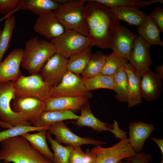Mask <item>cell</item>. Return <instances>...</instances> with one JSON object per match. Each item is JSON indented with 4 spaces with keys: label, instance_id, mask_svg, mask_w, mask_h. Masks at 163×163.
<instances>
[{
    "label": "cell",
    "instance_id": "6da1fadb",
    "mask_svg": "<svg viewBox=\"0 0 163 163\" xmlns=\"http://www.w3.org/2000/svg\"><path fill=\"white\" fill-rule=\"evenodd\" d=\"M83 15L88 28L89 46L111 48L113 40L121 27L120 20L110 8L93 0H85Z\"/></svg>",
    "mask_w": 163,
    "mask_h": 163
},
{
    "label": "cell",
    "instance_id": "7a4b0ae2",
    "mask_svg": "<svg viewBox=\"0 0 163 163\" xmlns=\"http://www.w3.org/2000/svg\"><path fill=\"white\" fill-rule=\"evenodd\" d=\"M0 143V160L3 163H53L21 135L11 137Z\"/></svg>",
    "mask_w": 163,
    "mask_h": 163
},
{
    "label": "cell",
    "instance_id": "3957f363",
    "mask_svg": "<svg viewBox=\"0 0 163 163\" xmlns=\"http://www.w3.org/2000/svg\"><path fill=\"white\" fill-rule=\"evenodd\" d=\"M24 50L21 66L31 75L38 73L48 60L56 53L50 41L38 36L27 40Z\"/></svg>",
    "mask_w": 163,
    "mask_h": 163
},
{
    "label": "cell",
    "instance_id": "277c9868",
    "mask_svg": "<svg viewBox=\"0 0 163 163\" xmlns=\"http://www.w3.org/2000/svg\"><path fill=\"white\" fill-rule=\"evenodd\" d=\"M85 0H67L54 11L65 30H73L88 36L89 30L83 15Z\"/></svg>",
    "mask_w": 163,
    "mask_h": 163
},
{
    "label": "cell",
    "instance_id": "5b68a950",
    "mask_svg": "<svg viewBox=\"0 0 163 163\" xmlns=\"http://www.w3.org/2000/svg\"><path fill=\"white\" fill-rule=\"evenodd\" d=\"M13 82L16 97H33L45 101L50 98L52 87L44 81L39 73L21 75Z\"/></svg>",
    "mask_w": 163,
    "mask_h": 163
},
{
    "label": "cell",
    "instance_id": "8992f818",
    "mask_svg": "<svg viewBox=\"0 0 163 163\" xmlns=\"http://www.w3.org/2000/svg\"><path fill=\"white\" fill-rule=\"evenodd\" d=\"M15 97L12 81L0 82V119L13 127L32 125L11 109L10 102Z\"/></svg>",
    "mask_w": 163,
    "mask_h": 163
},
{
    "label": "cell",
    "instance_id": "52a82bcc",
    "mask_svg": "<svg viewBox=\"0 0 163 163\" xmlns=\"http://www.w3.org/2000/svg\"><path fill=\"white\" fill-rule=\"evenodd\" d=\"M50 42L54 46L56 53L68 58L89 46L90 44L87 36L68 30H65L62 35Z\"/></svg>",
    "mask_w": 163,
    "mask_h": 163
},
{
    "label": "cell",
    "instance_id": "ba28073f",
    "mask_svg": "<svg viewBox=\"0 0 163 163\" xmlns=\"http://www.w3.org/2000/svg\"><path fill=\"white\" fill-rule=\"evenodd\" d=\"M92 94L86 88L81 76L67 71L60 83L52 87L50 98L59 97H83L91 98Z\"/></svg>",
    "mask_w": 163,
    "mask_h": 163
},
{
    "label": "cell",
    "instance_id": "9c48e42d",
    "mask_svg": "<svg viewBox=\"0 0 163 163\" xmlns=\"http://www.w3.org/2000/svg\"><path fill=\"white\" fill-rule=\"evenodd\" d=\"M91 151L95 158L96 163H117L136 153L130 145L127 138L120 140L119 142L108 147L95 146Z\"/></svg>",
    "mask_w": 163,
    "mask_h": 163
},
{
    "label": "cell",
    "instance_id": "30bf717a",
    "mask_svg": "<svg viewBox=\"0 0 163 163\" xmlns=\"http://www.w3.org/2000/svg\"><path fill=\"white\" fill-rule=\"evenodd\" d=\"M47 133L53 135L55 140L59 143H63L73 147L81 146L84 145L95 146L105 145V141H99L88 137H82L72 132L63 121L53 123L49 126Z\"/></svg>",
    "mask_w": 163,
    "mask_h": 163
},
{
    "label": "cell",
    "instance_id": "8fae6325",
    "mask_svg": "<svg viewBox=\"0 0 163 163\" xmlns=\"http://www.w3.org/2000/svg\"><path fill=\"white\" fill-rule=\"evenodd\" d=\"M68 58L56 53L46 62L40 74L43 80L52 87L58 85L67 71Z\"/></svg>",
    "mask_w": 163,
    "mask_h": 163
},
{
    "label": "cell",
    "instance_id": "7c38bea8",
    "mask_svg": "<svg viewBox=\"0 0 163 163\" xmlns=\"http://www.w3.org/2000/svg\"><path fill=\"white\" fill-rule=\"evenodd\" d=\"M45 107L44 101L33 97H16L12 104V110L31 124L45 110Z\"/></svg>",
    "mask_w": 163,
    "mask_h": 163
},
{
    "label": "cell",
    "instance_id": "4fadbf2b",
    "mask_svg": "<svg viewBox=\"0 0 163 163\" xmlns=\"http://www.w3.org/2000/svg\"><path fill=\"white\" fill-rule=\"evenodd\" d=\"M34 30L50 41L59 37L65 31L54 11L39 16L34 26Z\"/></svg>",
    "mask_w": 163,
    "mask_h": 163
},
{
    "label": "cell",
    "instance_id": "5bb4252c",
    "mask_svg": "<svg viewBox=\"0 0 163 163\" xmlns=\"http://www.w3.org/2000/svg\"><path fill=\"white\" fill-rule=\"evenodd\" d=\"M24 54L23 49H14L0 63V82L15 80L22 75L20 67Z\"/></svg>",
    "mask_w": 163,
    "mask_h": 163
},
{
    "label": "cell",
    "instance_id": "9a60e30c",
    "mask_svg": "<svg viewBox=\"0 0 163 163\" xmlns=\"http://www.w3.org/2000/svg\"><path fill=\"white\" fill-rule=\"evenodd\" d=\"M150 46L140 37L137 36L128 59L129 63L141 75L149 69L152 64Z\"/></svg>",
    "mask_w": 163,
    "mask_h": 163
},
{
    "label": "cell",
    "instance_id": "2e32d148",
    "mask_svg": "<svg viewBox=\"0 0 163 163\" xmlns=\"http://www.w3.org/2000/svg\"><path fill=\"white\" fill-rule=\"evenodd\" d=\"M129 143L136 153L143 150L145 143L155 129L152 123L134 121L129 125Z\"/></svg>",
    "mask_w": 163,
    "mask_h": 163
},
{
    "label": "cell",
    "instance_id": "e0dca14e",
    "mask_svg": "<svg viewBox=\"0 0 163 163\" xmlns=\"http://www.w3.org/2000/svg\"><path fill=\"white\" fill-rule=\"evenodd\" d=\"M163 78L150 69L141 75L140 92L141 96L147 101L159 98L162 89Z\"/></svg>",
    "mask_w": 163,
    "mask_h": 163
},
{
    "label": "cell",
    "instance_id": "ac0fdd59",
    "mask_svg": "<svg viewBox=\"0 0 163 163\" xmlns=\"http://www.w3.org/2000/svg\"><path fill=\"white\" fill-rule=\"evenodd\" d=\"M89 98L83 97L62 96L50 98L44 101V111L70 110L73 113L80 110L88 102Z\"/></svg>",
    "mask_w": 163,
    "mask_h": 163
},
{
    "label": "cell",
    "instance_id": "d6986e66",
    "mask_svg": "<svg viewBox=\"0 0 163 163\" xmlns=\"http://www.w3.org/2000/svg\"><path fill=\"white\" fill-rule=\"evenodd\" d=\"M137 36L126 27L121 26L113 40L110 49L113 52L128 59Z\"/></svg>",
    "mask_w": 163,
    "mask_h": 163
},
{
    "label": "cell",
    "instance_id": "ffe728a7",
    "mask_svg": "<svg viewBox=\"0 0 163 163\" xmlns=\"http://www.w3.org/2000/svg\"><path fill=\"white\" fill-rule=\"evenodd\" d=\"M124 66L129 80L126 102L128 107L132 108L140 104L142 102L140 92L141 76L129 62Z\"/></svg>",
    "mask_w": 163,
    "mask_h": 163
},
{
    "label": "cell",
    "instance_id": "44dd1931",
    "mask_svg": "<svg viewBox=\"0 0 163 163\" xmlns=\"http://www.w3.org/2000/svg\"><path fill=\"white\" fill-rule=\"evenodd\" d=\"M81 114L76 121L72 123L79 127L87 126L95 131L101 132H110L113 128L112 125L104 122L96 117L92 113L89 102L84 105L80 109Z\"/></svg>",
    "mask_w": 163,
    "mask_h": 163
},
{
    "label": "cell",
    "instance_id": "7402d4cb",
    "mask_svg": "<svg viewBox=\"0 0 163 163\" xmlns=\"http://www.w3.org/2000/svg\"><path fill=\"white\" fill-rule=\"evenodd\" d=\"M137 27V31L140 37L150 46L152 45L163 46L160 38L161 31L149 15Z\"/></svg>",
    "mask_w": 163,
    "mask_h": 163
},
{
    "label": "cell",
    "instance_id": "603a6c76",
    "mask_svg": "<svg viewBox=\"0 0 163 163\" xmlns=\"http://www.w3.org/2000/svg\"><path fill=\"white\" fill-rule=\"evenodd\" d=\"M117 18L125 21L130 25L137 27L144 21L147 15L139 8L129 6H116L110 8Z\"/></svg>",
    "mask_w": 163,
    "mask_h": 163
},
{
    "label": "cell",
    "instance_id": "cb8c5ba5",
    "mask_svg": "<svg viewBox=\"0 0 163 163\" xmlns=\"http://www.w3.org/2000/svg\"><path fill=\"white\" fill-rule=\"evenodd\" d=\"M60 5L57 0H21L17 10H29L39 16L54 11Z\"/></svg>",
    "mask_w": 163,
    "mask_h": 163
},
{
    "label": "cell",
    "instance_id": "d4e9b609",
    "mask_svg": "<svg viewBox=\"0 0 163 163\" xmlns=\"http://www.w3.org/2000/svg\"><path fill=\"white\" fill-rule=\"evenodd\" d=\"M79 117L70 110L44 111L32 125L34 127H43L66 120H76Z\"/></svg>",
    "mask_w": 163,
    "mask_h": 163
},
{
    "label": "cell",
    "instance_id": "484cf974",
    "mask_svg": "<svg viewBox=\"0 0 163 163\" xmlns=\"http://www.w3.org/2000/svg\"><path fill=\"white\" fill-rule=\"evenodd\" d=\"M93 53L91 47L89 46L71 55L68 59L67 71L78 75L81 74L87 66Z\"/></svg>",
    "mask_w": 163,
    "mask_h": 163
},
{
    "label": "cell",
    "instance_id": "4316f807",
    "mask_svg": "<svg viewBox=\"0 0 163 163\" xmlns=\"http://www.w3.org/2000/svg\"><path fill=\"white\" fill-rule=\"evenodd\" d=\"M47 129H45L36 133L31 134L27 132L21 135L25 138L35 149L52 161L53 154L47 143Z\"/></svg>",
    "mask_w": 163,
    "mask_h": 163
},
{
    "label": "cell",
    "instance_id": "83f0119b",
    "mask_svg": "<svg viewBox=\"0 0 163 163\" xmlns=\"http://www.w3.org/2000/svg\"><path fill=\"white\" fill-rule=\"evenodd\" d=\"M124 66L119 69L113 75V90L115 92L118 101L123 103L127 102L129 85L128 76Z\"/></svg>",
    "mask_w": 163,
    "mask_h": 163
},
{
    "label": "cell",
    "instance_id": "f1b7e54d",
    "mask_svg": "<svg viewBox=\"0 0 163 163\" xmlns=\"http://www.w3.org/2000/svg\"><path fill=\"white\" fill-rule=\"evenodd\" d=\"M16 24L15 17L12 14L5 20L4 28L0 37V63L9 48Z\"/></svg>",
    "mask_w": 163,
    "mask_h": 163
},
{
    "label": "cell",
    "instance_id": "f546056e",
    "mask_svg": "<svg viewBox=\"0 0 163 163\" xmlns=\"http://www.w3.org/2000/svg\"><path fill=\"white\" fill-rule=\"evenodd\" d=\"M107 55L101 51L93 53L85 69L81 74L82 79L90 78L101 74Z\"/></svg>",
    "mask_w": 163,
    "mask_h": 163
},
{
    "label": "cell",
    "instance_id": "4dcf8cb0",
    "mask_svg": "<svg viewBox=\"0 0 163 163\" xmlns=\"http://www.w3.org/2000/svg\"><path fill=\"white\" fill-rule=\"evenodd\" d=\"M82 79L86 89L90 91L102 88L113 90V75L101 74Z\"/></svg>",
    "mask_w": 163,
    "mask_h": 163
},
{
    "label": "cell",
    "instance_id": "1f68e13d",
    "mask_svg": "<svg viewBox=\"0 0 163 163\" xmlns=\"http://www.w3.org/2000/svg\"><path fill=\"white\" fill-rule=\"evenodd\" d=\"M46 139L51 144L53 151V163H69V156L73 147L70 145H62L53 139L47 132Z\"/></svg>",
    "mask_w": 163,
    "mask_h": 163
},
{
    "label": "cell",
    "instance_id": "d6a6232c",
    "mask_svg": "<svg viewBox=\"0 0 163 163\" xmlns=\"http://www.w3.org/2000/svg\"><path fill=\"white\" fill-rule=\"evenodd\" d=\"M128 59L113 52L107 55L101 74L113 75L120 68L128 62Z\"/></svg>",
    "mask_w": 163,
    "mask_h": 163
},
{
    "label": "cell",
    "instance_id": "836d02e7",
    "mask_svg": "<svg viewBox=\"0 0 163 163\" xmlns=\"http://www.w3.org/2000/svg\"><path fill=\"white\" fill-rule=\"evenodd\" d=\"M110 8L120 6H129L139 8L146 7L157 3H163V0H93Z\"/></svg>",
    "mask_w": 163,
    "mask_h": 163
},
{
    "label": "cell",
    "instance_id": "e575fe53",
    "mask_svg": "<svg viewBox=\"0 0 163 163\" xmlns=\"http://www.w3.org/2000/svg\"><path fill=\"white\" fill-rule=\"evenodd\" d=\"M49 126L37 127L32 126H20L13 127L0 132V142L3 141L12 137L21 135L27 132L38 131L46 129H48Z\"/></svg>",
    "mask_w": 163,
    "mask_h": 163
},
{
    "label": "cell",
    "instance_id": "d590c367",
    "mask_svg": "<svg viewBox=\"0 0 163 163\" xmlns=\"http://www.w3.org/2000/svg\"><path fill=\"white\" fill-rule=\"evenodd\" d=\"M21 0H0V13L6 16L17 11Z\"/></svg>",
    "mask_w": 163,
    "mask_h": 163
},
{
    "label": "cell",
    "instance_id": "8d00e7d4",
    "mask_svg": "<svg viewBox=\"0 0 163 163\" xmlns=\"http://www.w3.org/2000/svg\"><path fill=\"white\" fill-rule=\"evenodd\" d=\"M87 160L86 154L80 146L73 147L69 156V163H86Z\"/></svg>",
    "mask_w": 163,
    "mask_h": 163
},
{
    "label": "cell",
    "instance_id": "74e56055",
    "mask_svg": "<svg viewBox=\"0 0 163 163\" xmlns=\"http://www.w3.org/2000/svg\"><path fill=\"white\" fill-rule=\"evenodd\" d=\"M125 159L129 163H150L153 161V156L152 154L141 151Z\"/></svg>",
    "mask_w": 163,
    "mask_h": 163
},
{
    "label": "cell",
    "instance_id": "f35d334b",
    "mask_svg": "<svg viewBox=\"0 0 163 163\" xmlns=\"http://www.w3.org/2000/svg\"><path fill=\"white\" fill-rule=\"evenodd\" d=\"M159 28L161 32H163V9L160 6L154 8L149 15Z\"/></svg>",
    "mask_w": 163,
    "mask_h": 163
},
{
    "label": "cell",
    "instance_id": "ab89813d",
    "mask_svg": "<svg viewBox=\"0 0 163 163\" xmlns=\"http://www.w3.org/2000/svg\"><path fill=\"white\" fill-rule=\"evenodd\" d=\"M112 125L113 128L110 132L115 135L116 138H118L120 140H122L127 138L126 132L120 128L117 120H114L113 123Z\"/></svg>",
    "mask_w": 163,
    "mask_h": 163
},
{
    "label": "cell",
    "instance_id": "60d3db41",
    "mask_svg": "<svg viewBox=\"0 0 163 163\" xmlns=\"http://www.w3.org/2000/svg\"><path fill=\"white\" fill-rule=\"evenodd\" d=\"M85 153L88 157V160L86 163H96L95 158L89 149H86Z\"/></svg>",
    "mask_w": 163,
    "mask_h": 163
},
{
    "label": "cell",
    "instance_id": "b9f144b4",
    "mask_svg": "<svg viewBox=\"0 0 163 163\" xmlns=\"http://www.w3.org/2000/svg\"><path fill=\"white\" fill-rule=\"evenodd\" d=\"M151 140L155 142L158 146L161 151L162 157L163 155V139H159L155 137L151 138Z\"/></svg>",
    "mask_w": 163,
    "mask_h": 163
},
{
    "label": "cell",
    "instance_id": "7bdbcfd3",
    "mask_svg": "<svg viewBox=\"0 0 163 163\" xmlns=\"http://www.w3.org/2000/svg\"><path fill=\"white\" fill-rule=\"evenodd\" d=\"M156 73L163 78V66H158L155 68Z\"/></svg>",
    "mask_w": 163,
    "mask_h": 163
},
{
    "label": "cell",
    "instance_id": "ee69618b",
    "mask_svg": "<svg viewBox=\"0 0 163 163\" xmlns=\"http://www.w3.org/2000/svg\"><path fill=\"white\" fill-rule=\"evenodd\" d=\"M12 14H9L6 16H4L3 17L0 18V23L2 22L3 20H5L9 16L11 15Z\"/></svg>",
    "mask_w": 163,
    "mask_h": 163
},
{
    "label": "cell",
    "instance_id": "f6af8a7d",
    "mask_svg": "<svg viewBox=\"0 0 163 163\" xmlns=\"http://www.w3.org/2000/svg\"><path fill=\"white\" fill-rule=\"evenodd\" d=\"M117 163H129L127 161L125 162V161H121L118 162Z\"/></svg>",
    "mask_w": 163,
    "mask_h": 163
},
{
    "label": "cell",
    "instance_id": "bcb514c9",
    "mask_svg": "<svg viewBox=\"0 0 163 163\" xmlns=\"http://www.w3.org/2000/svg\"><path fill=\"white\" fill-rule=\"evenodd\" d=\"M2 30L0 28V37L2 33Z\"/></svg>",
    "mask_w": 163,
    "mask_h": 163
},
{
    "label": "cell",
    "instance_id": "7dc6e473",
    "mask_svg": "<svg viewBox=\"0 0 163 163\" xmlns=\"http://www.w3.org/2000/svg\"><path fill=\"white\" fill-rule=\"evenodd\" d=\"M161 163H163V158L162 159V161H161Z\"/></svg>",
    "mask_w": 163,
    "mask_h": 163
}]
</instances>
